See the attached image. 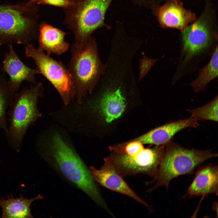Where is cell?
Returning a JSON list of instances; mask_svg holds the SVG:
<instances>
[{
	"mask_svg": "<svg viewBox=\"0 0 218 218\" xmlns=\"http://www.w3.org/2000/svg\"><path fill=\"white\" fill-rule=\"evenodd\" d=\"M40 153L61 177L84 192L104 210L107 209L108 206L92 178L89 167L59 134H54L49 147Z\"/></svg>",
	"mask_w": 218,
	"mask_h": 218,
	"instance_id": "6da1fadb",
	"label": "cell"
},
{
	"mask_svg": "<svg viewBox=\"0 0 218 218\" xmlns=\"http://www.w3.org/2000/svg\"><path fill=\"white\" fill-rule=\"evenodd\" d=\"M71 52L68 68L74 85V98L81 104L88 94H91L105 68L99 58L97 44L91 36L84 42H74Z\"/></svg>",
	"mask_w": 218,
	"mask_h": 218,
	"instance_id": "7a4b0ae2",
	"label": "cell"
},
{
	"mask_svg": "<svg viewBox=\"0 0 218 218\" xmlns=\"http://www.w3.org/2000/svg\"><path fill=\"white\" fill-rule=\"evenodd\" d=\"M38 10L35 4L0 5V45H26L38 39Z\"/></svg>",
	"mask_w": 218,
	"mask_h": 218,
	"instance_id": "3957f363",
	"label": "cell"
},
{
	"mask_svg": "<svg viewBox=\"0 0 218 218\" xmlns=\"http://www.w3.org/2000/svg\"><path fill=\"white\" fill-rule=\"evenodd\" d=\"M211 150L184 148L172 139L165 145L164 155L155 177L147 184L153 183L147 192L150 193L160 187L167 190L170 181L177 177L191 174L200 165L209 159L217 157Z\"/></svg>",
	"mask_w": 218,
	"mask_h": 218,
	"instance_id": "277c9868",
	"label": "cell"
},
{
	"mask_svg": "<svg viewBox=\"0 0 218 218\" xmlns=\"http://www.w3.org/2000/svg\"><path fill=\"white\" fill-rule=\"evenodd\" d=\"M43 91L41 82L31 84L29 87H25L19 93L15 94L9 106L10 124L6 134L9 145L18 152L21 148L27 129L41 116L37 103Z\"/></svg>",
	"mask_w": 218,
	"mask_h": 218,
	"instance_id": "5b68a950",
	"label": "cell"
},
{
	"mask_svg": "<svg viewBox=\"0 0 218 218\" xmlns=\"http://www.w3.org/2000/svg\"><path fill=\"white\" fill-rule=\"evenodd\" d=\"M74 4L63 8L64 24L73 33L74 43L86 41L96 30L111 27L105 22L106 13L113 0H73Z\"/></svg>",
	"mask_w": 218,
	"mask_h": 218,
	"instance_id": "8992f818",
	"label": "cell"
},
{
	"mask_svg": "<svg viewBox=\"0 0 218 218\" xmlns=\"http://www.w3.org/2000/svg\"><path fill=\"white\" fill-rule=\"evenodd\" d=\"M25 56L31 58L36 66V69L54 87L60 94L65 106L74 98V85L68 68L60 61L55 60L32 44L26 45Z\"/></svg>",
	"mask_w": 218,
	"mask_h": 218,
	"instance_id": "52a82bcc",
	"label": "cell"
},
{
	"mask_svg": "<svg viewBox=\"0 0 218 218\" xmlns=\"http://www.w3.org/2000/svg\"><path fill=\"white\" fill-rule=\"evenodd\" d=\"M216 12L211 0H206L200 16L181 31L183 50L189 58L207 48L215 34Z\"/></svg>",
	"mask_w": 218,
	"mask_h": 218,
	"instance_id": "ba28073f",
	"label": "cell"
},
{
	"mask_svg": "<svg viewBox=\"0 0 218 218\" xmlns=\"http://www.w3.org/2000/svg\"><path fill=\"white\" fill-rule=\"evenodd\" d=\"M165 145L144 147L131 154L111 151L108 158L122 177L139 174L155 177L162 159Z\"/></svg>",
	"mask_w": 218,
	"mask_h": 218,
	"instance_id": "9c48e42d",
	"label": "cell"
},
{
	"mask_svg": "<svg viewBox=\"0 0 218 218\" xmlns=\"http://www.w3.org/2000/svg\"><path fill=\"white\" fill-rule=\"evenodd\" d=\"M104 163L100 169L93 166L89 167L92 179L101 186L113 191L127 196L147 207L152 208L137 194L129 187L118 172L108 157L104 158Z\"/></svg>",
	"mask_w": 218,
	"mask_h": 218,
	"instance_id": "30bf717a",
	"label": "cell"
},
{
	"mask_svg": "<svg viewBox=\"0 0 218 218\" xmlns=\"http://www.w3.org/2000/svg\"><path fill=\"white\" fill-rule=\"evenodd\" d=\"M150 9L160 25L164 28L182 31L197 18L180 0H166L162 5H156Z\"/></svg>",
	"mask_w": 218,
	"mask_h": 218,
	"instance_id": "8fae6325",
	"label": "cell"
},
{
	"mask_svg": "<svg viewBox=\"0 0 218 218\" xmlns=\"http://www.w3.org/2000/svg\"><path fill=\"white\" fill-rule=\"evenodd\" d=\"M8 47L9 51L4 56L1 71L9 76L8 85L11 91L15 93L23 81L31 84L36 82L35 76L38 73L36 68H31L23 62L14 50L12 45Z\"/></svg>",
	"mask_w": 218,
	"mask_h": 218,
	"instance_id": "7c38bea8",
	"label": "cell"
},
{
	"mask_svg": "<svg viewBox=\"0 0 218 218\" xmlns=\"http://www.w3.org/2000/svg\"><path fill=\"white\" fill-rule=\"evenodd\" d=\"M198 120L190 118L171 122L155 128L134 140L143 144L159 146L165 145L174 135L181 130L188 127H196L199 125Z\"/></svg>",
	"mask_w": 218,
	"mask_h": 218,
	"instance_id": "4fadbf2b",
	"label": "cell"
},
{
	"mask_svg": "<svg viewBox=\"0 0 218 218\" xmlns=\"http://www.w3.org/2000/svg\"><path fill=\"white\" fill-rule=\"evenodd\" d=\"M67 33L46 22L39 25L38 49L45 51L50 55L54 54L58 56L66 52L70 44L65 38Z\"/></svg>",
	"mask_w": 218,
	"mask_h": 218,
	"instance_id": "5bb4252c",
	"label": "cell"
},
{
	"mask_svg": "<svg viewBox=\"0 0 218 218\" xmlns=\"http://www.w3.org/2000/svg\"><path fill=\"white\" fill-rule=\"evenodd\" d=\"M217 166L208 164L200 168L187 191L189 197H206L209 194H218Z\"/></svg>",
	"mask_w": 218,
	"mask_h": 218,
	"instance_id": "9a60e30c",
	"label": "cell"
},
{
	"mask_svg": "<svg viewBox=\"0 0 218 218\" xmlns=\"http://www.w3.org/2000/svg\"><path fill=\"white\" fill-rule=\"evenodd\" d=\"M6 199L0 197L2 218L33 217L31 210V204L35 201L43 198L41 194L31 199L25 198L22 194L18 198H14L12 194L8 195Z\"/></svg>",
	"mask_w": 218,
	"mask_h": 218,
	"instance_id": "2e32d148",
	"label": "cell"
},
{
	"mask_svg": "<svg viewBox=\"0 0 218 218\" xmlns=\"http://www.w3.org/2000/svg\"><path fill=\"white\" fill-rule=\"evenodd\" d=\"M125 107V99L120 88L115 91H107L99 104L100 110L106 121L108 123L119 117Z\"/></svg>",
	"mask_w": 218,
	"mask_h": 218,
	"instance_id": "e0dca14e",
	"label": "cell"
},
{
	"mask_svg": "<svg viewBox=\"0 0 218 218\" xmlns=\"http://www.w3.org/2000/svg\"><path fill=\"white\" fill-rule=\"evenodd\" d=\"M218 51L217 46L208 63L200 70L198 77L190 84L195 92L203 91L209 82L217 77Z\"/></svg>",
	"mask_w": 218,
	"mask_h": 218,
	"instance_id": "ac0fdd59",
	"label": "cell"
},
{
	"mask_svg": "<svg viewBox=\"0 0 218 218\" xmlns=\"http://www.w3.org/2000/svg\"><path fill=\"white\" fill-rule=\"evenodd\" d=\"M16 93L10 90L4 74L0 75V128L3 129L5 133L8 130L6 110L13 101Z\"/></svg>",
	"mask_w": 218,
	"mask_h": 218,
	"instance_id": "d6986e66",
	"label": "cell"
},
{
	"mask_svg": "<svg viewBox=\"0 0 218 218\" xmlns=\"http://www.w3.org/2000/svg\"><path fill=\"white\" fill-rule=\"evenodd\" d=\"M191 117L198 120L218 121V96L207 104L193 110H188Z\"/></svg>",
	"mask_w": 218,
	"mask_h": 218,
	"instance_id": "ffe728a7",
	"label": "cell"
},
{
	"mask_svg": "<svg viewBox=\"0 0 218 218\" xmlns=\"http://www.w3.org/2000/svg\"><path fill=\"white\" fill-rule=\"evenodd\" d=\"M37 4L48 5L68 8L74 4L73 0H38L36 2Z\"/></svg>",
	"mask_w": 218,
	"mask_h": 218,
	"instance_id": "44dd1931",
	"label": "cell"
},
{
	"mask_svg": "<svg viewBox=\"0 0 218 218\" xmlns=\"http://www.w3.org/2000/svg\"><path fill=\"white\" fill-rule=\"evenodd\" d=\"M133 4L140 7L150 8L157 5H160L166 0H129Z\"/></svg>",
	"mask_w": 218,
	"mask_h": 218,
	"instance_id": "7402d4cb",
	"label": "cell"
},
{
	"mask_svg": "<svg viewBox=\"0 0 218 218\" xmlns=\"http://www.w3.org/2000/svg\"><path fill=\"white\" fill-rule=\"evenodd\" d=\"M38 0H30L26 3L28 5L35 4Z\"/></svg>",
	"mask_w": 218,
	"mask_h": 218,
	"instance_id": "603a6c76",
	"label": "cell"
}]
</instances>
